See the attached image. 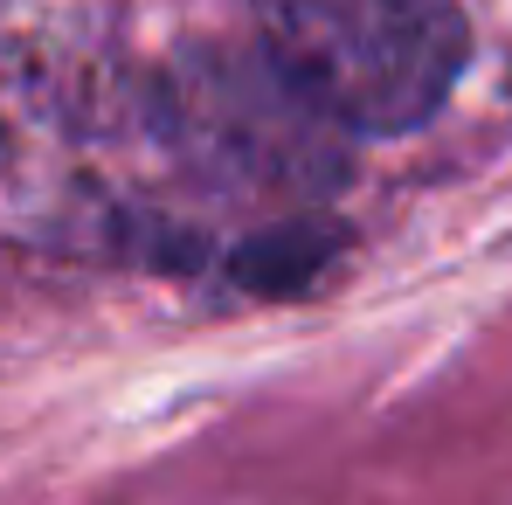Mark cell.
Instances as JSON below:
<instances>
[{
	"label": "cell",
	"instance_id": "6da1fadb",
	"mask_svg": "<svg viewBox=\"0 0 512 505\" xmlns=\"http://www.w3.org/2000/svg\"><path fill=\"white\" fill-rule=\"evenodd\" d=\"M263 63L333 132H416L471 56L457 0H250Z\"/></svg>",
	"mask_w": 512,
	"mask_h": 505
},
{
	"label": "cell",
	"instance_id": "7a4b0ae2",
	"mask_svg": "<svg viewBox=\"0 0 512 505\" xmlns=\"http://www.w3.org/2000/svg\"><path fill=\"white\" fill-rule=\"evenodd\" d=\"M167 132L215 187L236 194H326L340 180L333 125L263 56H180L167 77Z\"/></svg>",
	"mask_w": 512,
	"mask_h": 505
},
{
	"label": "cell",
	"instance_id": "3957f363",
	"mask_svg": "<svg viewBox=\"0 0 512 505\" xmlns=\"http://www.w3.org/2000/svg\"><path fill=\"white\" fill-rule=\"evenodd\" d=\"M0 153H7V132H0Z\"/></svg>",
	"mask_w": 512,
	"mask_h": 505
}]
</instances>
